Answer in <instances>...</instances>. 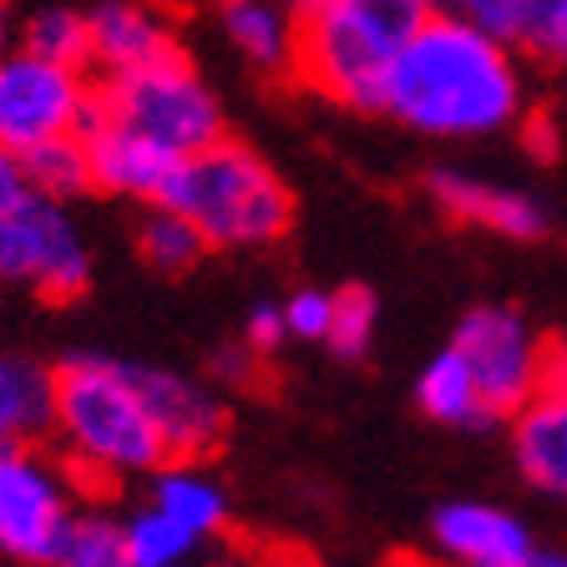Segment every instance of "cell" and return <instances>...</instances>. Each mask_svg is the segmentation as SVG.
Returning a JSON list of instances; mask_svg holds the SVG:
<instances>
[{"mask_svg": "<svg viewBox=\"0 0 567 567\" xmlns=\"http://www.w3.org/2000/svg\"><path fill=\"white\" fill-rule=\"evenodd\" d=\"M284 6H305V0H284Z\"/></svg>", "mask_w": 567, "mask_h": 567, "instance_id": "38", "label": "cell"}, {"mask_svg": "<svg viewBox=\"0 0 567 567\" xmlns=\"http://www.w3.org/2000/svg\"><path fill=\"white\" fill-rule=\"evenodd\" d=\"M380 330V299L370 295L365 284H340L334 289V319H330V340L324 350L334 360H365L370 344Z\"/></svg>", "mask_w": 567, "mask_h": 567, "instance_id": "26", "label": "cell"}, {"mask_svg": "<svg viewBox=\"0 0 567 567\" xmlns=\"http://www.w3.org/2000/svg\"><path fill=\"white\" fill-rule=\"evenodd\" d=\"M415 405L436 425H451V431H482V425H496L492 411H486L482 390H476L472 370L451 344H441L431 360L415 375Z\"/></svg>", "mask_w": 567, "mask_h": 567, "instance_id": "17", "label": "cell"}, {"mask_svg": "<svg viewBox=\"0 0 567 567\" xmlns=\"http://www.w3.org/2000/svg\"><path fill=\"white\" fill-rule=\"evenodd\" d=\"M163 56H177V35L142 0H102L92 11V66L96 76L137 71Z\"/></svg>", "mask_w": 567, "mask_h": 567, "instance_id": "15", "label": "cell"}, {"mask_svg": "<svg viewBox=\"0 0 567 567\" xmlns=\"http://www.w3.org/2000/svg\"><path fill=\"white\" fill-rule=\"evenodd\" d=\"M557 11H563V0H466L461 6V16H472L482 31H492L507 47L532 51V56L543 51Z\"/></svg>", "mask_w": 567, "mask_h": 567, "instance_id": "24", "label": "cell"}, {"mask_svg": "<svg viewBox=\"0 0 567 567\" xmlns=\"http://www.w3.org/2000/svg\"><path fill=\"white\" fill-rule=\"evenodd\" d=\"M82 137H86V157H92L96 193L132 198V203H142V208L163 198L167 183H173V173H177V163H183V157L163 153L157 142L137 137V132H127V127H112V122H102L96 112L86 117Z\"/></svg>", "mask_w": 567, "mask_h": 567, "instance_id": "13", "label": "cell"}, {"mask_svg": "<svg viewBox=\"0 0 567 567\" xmlns=\"http://www.w3.org/2000/svg\"><path fill=\"white\" fill-rule=\"evenodd\" d=\"M96 82L76 66L11 47L0 56V142L31 157L35 147L61 137H82L92 117Z\"/></svg>", "mask_w": 567, "mask_h": 567, "instance_id": "8", "label": "cell"}, {"mask_svg": "<svg viewBox=\"0 0 567 567\" xmlns=\"http://www.w3.org/2000/svg\"><path fill=\"white\" fill-rule=\"evenodd\" d=\"M16 47L35 51L61 66L92 71V11H76V6H35L21 21V41Z\"/></svg>", "mask_w": 567, "mask_h": 567, "instance_id": "22", "label": "cell"}, {"mask_svg": "<svg viewBox=\"0 0 567 567\" xmlns=\"http://www.w3.org/2000/svg\"><path fill=\"white\" fill-rule=\"evenodd\" d=\"M25 173H31L35 193H51V198H61V203H71L76 193H96L86 137H61V142L35 147V153L25 157Z\"/></svg>", "mask_w": 567, "mask_h": 567, "instance_id": "25", "label": "cell"}, {"mask_svg": "<svg viewBox=\"0 0 567 567\" xmlns=\"http://www.w3.org/2000/svg\"><path fill=\"white\" fill-rule=\"evenodd\" d=\"M82 512V482L41 441H0V557L51 563L61 532Z\"/></svg>", "mask_w": 567, "mask_h": 567, "instance_id": "7", "label": "cell"}, {"mask_svg": "<svg viewBox=\"0 0 567 567\" xmlns=\"http://www.w3.org/2000/svg\"><path fill=\"white\" fill-rule=\"evenodd\" d=\"M132 244H137V259L157 274H188L193 264L208 254V238L177 208H167V203H147V208H142Z\"/></svg>", "mask_w": 567, "mask_h": 567, "instance_id": "21", "label": "cell"}, {"mask_svg": "<svg viewBox=\"0 0 567 567\" xmlns=\"http://www.w3.org/2000/svg\"><path fill=\"white\" fill-rule=\"evenodd\" d=\"M213 567H244V563H213Z\"/></svg>", "mask_w": 567, "mask_h": 567, "instance_id": "37", "label": "cell"}, {"mask_svg": "<svg viewBox=\"0 0 567 567\" xmlns=\"http://www.w3.org/2000/svg\"><path fill=\"white\" fill-rule=\"evenodd\" d=\"M142 496L203 543H213L228 527V492L203 461H167L163 472L142 482Z\"/></svg>", "mask_w": 567, "mask_h": 567, "instance_id": "16", "label": "cell"}, {"mask_svg": "<svg viewBox=\"0 0 567 567\" xmlns=\"http://www.w3.org/2000/svg\"><path fill=\"white\" fill-rule=\"evenodd\" d=\"M512 461L532 492L567 502V385H543L507 421Z\"/></svg>", "mask_w": 567, "mask_h": 567, "instance_id": "14", "label": "cell"}, {"mask_svg": "<svg viewBox=\"0 0 567 567\" xmlns=\"http://www.w3.org/2000/svg\"><path fill=\"white\" fill-rule=\"evenodd\" d=\"M56 446L82 492H117L127 482H147L173 461V446L163 436L137 360L117 354H66L51 365V431Z\"/></svg>", "mask_w": 567, "mask_h": 567, "instance_id": "2", "label": "cell"}, {"mask_svg": "<svg viewBox=\"0 0 567 567\" xmlns=\"http://www.w3.org/2000/svg\"><path fill=\"white\" fill-rule=\"evenodd\" d=\"M157 203L183 213L208 238V248H269L295 228L289 183L234 137L183 157Z\"/></svg>", "mask_w": 567, "mask_h": 567, "instance_id": "4", "label": "cell"}, {"mask_svg": "<svg viewBox=\"0 0 567 567\" xmlns=\"http://www.w3.org/2000/svg\"><path fill=\"white\" fill-rule=\"evenodd\" d=\"M11 47H16L11 41V16H6V6H0V56H6Z\"/></svg>", "mask_w": 567, "mask_h": 567, "instance_id": "34", "label": "cell"}, {"mask_svg": "<svg viewBox=\"0 0 567 567\" xmlns=\"http://www.w3.org/2000/svg\"><path fill=\"white\" fill-rule=\"evenodd\" d=\"M284 305V330H289V344H324L330 340V319H334V289H295Z\"/></svg>", "mask_w": 567, "mask_h": 567, "instance_id": "27", "label": "cell"}, {"mask_svg": "<svg viewBox=\"0 0 567 567\" xmlns=\"http://www.w3.org/2000/svg\"><path fill=\"white\" fill-rule=\"evenodd\" d=\"M411 567H446V563H436V557H421V563H411Z\"/></svg>", "mask_w": 567, "mask_h": 567, "instance_id": "36", "label": "cell"}, {"mask_svg": "<svg viewBox=\"0 0 567 567\" xmlns=\"http://www.w3.org/2000/svg\"><path fill=\"white\" fill-rule=\"evenodd\" d=\"M228 41L264 71L295 66V6L274 0H224Z\"/></svg>", "mask_w": 567, "mask_h": 567, "instance_id": "19", "label": "cell"}, {"mask_svg": "<svg viewBox=\"0 0 567 567\" xmlns=\"http://www.w3.org/2000/svg\"><path fill=\"white\" fill-rule=\"evenodd\" d=\"M537 56L553 61V66H567V0H563V11H557V21H553V31H547V41H543Z\"/></svg>", "mask_w": 567, "mask_h": 567, "instance_id": "31", "label": "cell"}, {"mask_svg": "<svg viewBox=\"0 0 567 567\" xmlns=\"http://www.w3.org/2000/svg\"><path fill=\"white\" fill-rule=\"evenodd\" d=\"M238 340H244L248 350L259 354V360L279 354L284 344H289V330H284V305H279V299H264V305L248 309V319H244V330H238Z\"/></svg>", "mask_w": 567, "mask_h": 567, "instance_id": "28", "label": "cell"}, {"mask_svg": "<svg viewBox=\"0 0 567 567\" xmlns=\"http://www.w3.org/2000/svg\"><path fill=\"white\" fill-rule=\"evenodd\" d=\"M517 567H567V547H543L537 543Z\"/></svg>", "mask_w": 567, "mask_h": 567, "instance_id": "33", "label": "cell"}, {"mask_svg": "<svg viewBox=\"0 0 567 567\" xmlns=\"http://www.w3.org/2000/svg\"><path fill=\"white\" fill-rule=\"evenodd\" d=\"M0 284L47 305H71L86 295L92 248L61 198L31 188L16 208L0 213Z\"/></svg>", "mask_w": 567, "mask_h": 567, "instance_id": "6", "label": "cell"}, {"mask_svg": "<svg viewBox=\"0 0 567 567\" xmlns=\"http://www.w3.org/2000/svg\"><path fill=\"white\" fill-rule=\"evenodd\" d=\"M543 385H567V340H547Z\"/></svg>", "mask_w": 567, "mask_h": 567, "instance_id": "32", "label": "cell"}, {"mask_svg": "<svg viewBox=\"0 0 567 567\" xmlns=\"http://www.w3.org/2000/svg\"><path fill=\"white\" fill-rule=\"evenodd\" d=\"M122 532H127L132 567H188L208 547L188 527H177L167 512H157L147 496H137V507L122 512Z\"/></svg>", "mask_w": 567, "mask_h": 567, "instance_id": "20", "label": "cell"}, {"mask_svg": "<svg viewBox=\"0 0 567 567\" xmlns=\"http://www.w3.org/2000/svg\"><path fill=\"white\" fill-rule=\"evenodd\" d=\"M446 344L466 360L492 421H512V415L543 390L547 340L532 330L522 309H512V305L466 309Z\"/></svg>", "mask_w": 567, "mask_h": 567, "instance_id": "9", "label": "cell"}, {"mask_svg": "<svg viewBox=\"0 0 567 567\" xmlns=\"http://www.w3.org/2000/svg\"><path fill=\"white\" fill-rule=\"evenodd\" d=\"M92 112L112 127H127L137 137L157 142L173 157H193L224 137V106L208 92V82L188 66L183 51L153 61V66L96 76Z\"/></svg>", "mask_w": 567, "mask_h": 567, "instance_id": "5", "label": "cell"}, {"mask_svg": "<svg viewBox=\"0 0 567 567\" xmlns=\"http://www.w3.org/2000/svg\"><path fill=\"white\" fill-rule=\"evenodd\" d=\"M385 117L425 137H486L522 117V76L507 41L461 11H431L385 82Z\"/></svg>", "mask_w": 567, "mask_h": 567, "instance_id": "1", "label": "cell"}, {"mask_svg": "<svg viewBox=\"0 0 567 567\" xmlns=\"http://www.w3.org/2000/svg\"><path fill=\"white\" fill-rule=\"evenodd\" d=\"M431 21V0H305L289 76L350 112H380L390 66Z\"/></svg>", "mask_w": 567, "mask_h": 567, "instance_id": "3", "label": "cell"}, {"mask_svg": "<svg viewBox=\"0 0 567 567\" xmlns=\"http://www.w3.org/2000/svg\"><path fill=\"white\" fill-rule=\"evenodd\" d=\"M431 6H451V11H461V6H466V0H431Z\"/></svg>", "mask_w": 567, "mask_h": 567, "instance_id": "35", "label": "cell"}, {"mask_svg": "<svg viewBox=\"0 0 567 567\" xmlns=\"http://www.w3.org/2000/svg\"><path fill=\"white\" fill-rule=\"evenodd\" d=\"M51 431V365L0 344V441H47Z\"/></svg>", "mask_w": 567, "mask_h": 567, "instance_id": "18", "label": "cell"}, {"mask_svg": "<svg viewBox=\"0 0 567 567\" xmlns=\"http://www.w3.org/2000/svg\"><path fill=\"white\" fill-rule=\"evenodd\" d=\"M425 193L446 213L451 224L482 228V234L512 238V244H532L553 228L543 198H532L522 188H507V183H492V177L476 173H456V167H431L425 173Z\"/></svg>", "mask_w": 567, "mask_h": 567, "instance_id": "11", "label": "cell"}, {"mask_svg": "<svg viewBox=\"0 0 567 567\" xmlns=\"http://www.w3.org/2000/svg\"><path fill=\"white\" fill-rule=\"evenodd\" d=\"M254 365H259V354L248 350L244 340L218 344V350L208 354V380L213 385H244V380H254Z\"/></svg>", "mask_w": 567, "mask_h": 567, "instance_id": "29", "label": "cell"}, {"mask_svg": "<svg viewBox=\"0 0 567 567\" xmlns=\"http://www.w3.org/2000/svg\"><path fill=\"white\" fill-rule=\"evenodd\" d=\"M25 193H31V173H25V157L11 153V147L0 142V213L16 208Z\"/></svg>", "mask_w": 567, "mask_h": 567, "instance_id": "30", "label": "cell"}, {"mask_svg": "<svg viewBox=\"0 0 567 567\" xmlns=\"http://www.w3.org/2000/svg\"><path fill=\"white\" fill-rule=\"evenodd\" d=\"M532 547V527L496 502L456 496L431 512V557L446 567H517Z\"/></svg>", "mask_w": 567, "mask_h": 567, "instance_id": "10", "label": "cell"}, {"mask_svg": "<svg viewBox=\"0 0 567 567\" xmlns=\"http://www.w3.org/2000/svg\"><path fill=\"white\" fill-rule=\"evenodd\" d=\"M47 567H132L122 517H112L102 507H82L71 517V527L61 532Z\"/></svg>", "mask_w": 567, "mask_h": 567, "instance_id": "23", "label": "cell"}, {"mask_svg": "<svg viewBox=\"0 0 567 567\" xmlns=\"http://www.w3.org/2000/svg\"><path fill=\"white\" fill-rule=\"evenodd\" d=\"M142 385H147V401H153L157 421H163L173 461H203L208 451H218V441L228 431V405L208 375L142 365Z\"/></svg>", "mask_w": 567, "mask_h": 567, "instance_id": "12", "label": "cell"}]
</instances>
